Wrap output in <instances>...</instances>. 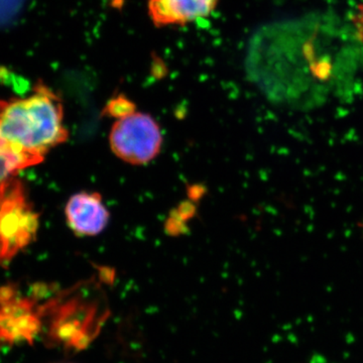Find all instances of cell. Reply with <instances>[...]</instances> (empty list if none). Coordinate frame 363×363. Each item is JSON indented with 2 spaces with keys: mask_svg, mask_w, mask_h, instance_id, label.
I'll use <instances>...</instances> for the list:
<instances>
[{
  "mask_svg": "<svg viewBox=\"0 0 363 363\" xmlns=\"http://www.w3.org/2000/svg\"><path fill=\"white\" fill-rule=\"evenodd\" d=\"M68 140L63 104L43 82L23 99L0 104V142L25 169L44 161L45 155Z\"/></svg>",
  "mask_w": 363,
  "mask_h": 363,
  "instance_id": "cell-1",
  "label": "cell"
},
{
  "mask_svg": "<svg viewBox=\"0 0 363 363\" xmlns=\"http://www.w3.org/2000/svg\"><path fill=\"white\" fill-rule=\"evenodd\" d=\"M38 217L20 182L13 179L0 189V262H9L32 242L39 227Z\"/></svg>",
  "mask_w": 363,
  "mask_h": 363,
  "instance_id": "cell-2",
  "label": "cell"
},
{
  "mask_svg": "<svg viewBox=\"0 0 363 363\" xmlns=\"http://www.w3.org/2000/svg\"><path fill=\"white\" fill-rule=\"evenodd\" d=\"M109 143L113 154L121 161L142 166L156 159L162 145L159 124L150 114L138 111L112 125Z\"/></svg>",
  "mask_w": 363,
  "mask_h": 363,
  "instance_id": "cell-3",
  "label": "cell"
},
{
  "mask_svg": "<svg viewBox=\"0 0 363 363\" xmlns=\"http://www.w3.org/2000/svg\"><path fill=\"white\" fill-rule=\"evenodd\" d=\"M66 221L78 236H95L108 224V209L97 192H80L72 196L65 207Z\"/></svg>",
  "mask_w": 363,
  "mask_h": 363,
  "instance_id": "cell-4",
  "label": "cell"
},
{
  "mask_svg": "<svg viewBox=\"0 0 363 363\" xmlns=\"http://www.w3.org/2000/svg\"><path fill=\"white\" fill-rule=\"evenodd\" d=\"M218 0H147V13L159 28L185 26L207 18Z\"/></svg>",
  "mask_w": 363,
  "mask_h": 363,
  "instance_id": "cell-5",
  "label": "cell"
},
{
  "mask_svg": "<svg viewBox=\"0 0 363 363\" xmlns=\"http://www.w3.org/2000/svg\"><path fill=\"white\" fill-rule=\"evenodd\" d=\"M1 104V100H0ZM23 169L21 162L11 154V150L0 142V189L13 180Z\"/></svg>",
  "mask_w": 363,
  "mask_h": 363,
  "instance_id": "cell-6",
  "label": "cell"
},
{
  "mask_svg": "<svg viewBox=\"0 0 363 363\" xmlns=\"http://www.w3.org/2000/svg\"><path fill=\"white\" fill-rule=\"evenodd\" d=\"M136 111L135 104L130 99V98L124 96V95H117L107 102L105 105V116L111 117V118L121 119L123 117L128 116Z\"/></svg>",
  "mask_w": 363,
  "mask_h": 363,
  "instance_id": "cell-7",
  "label": "cell"
}]
</instances>
